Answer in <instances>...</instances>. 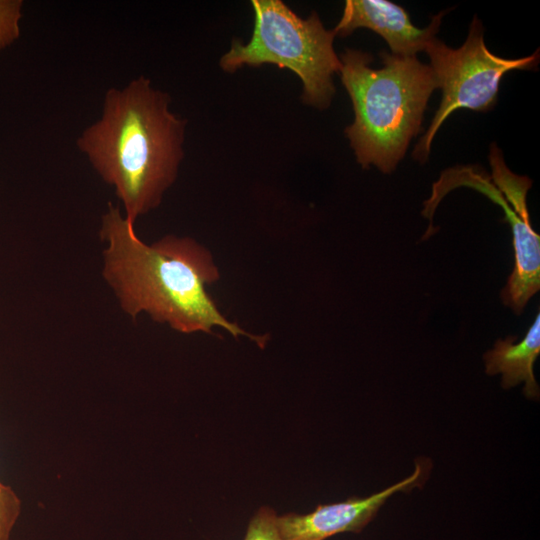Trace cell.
I'll list each match as a JSON object with an SVG mask.
<instances>
[{
	"mask_svg": "<svg viewBox=\"0 0 540 540\" xmlns=\"http://www.w3.org/2000/svg\"><path fill=\"white\" fill-rule=\"evenodd\" d=\"M489 161L498 189L491 183L485 171H476L473 167H455L444 171L440 179L433 184L432 195L426 203L435 209L448 191L457 186H468L484 193L502 207L513 233L515 264L501 291V299L520 315L540 288V236L531 226L526 202L532 181L526 176L512 173L506 167L502 153L495 144L491 146Z\"/></svg>",
	"mask_w": 540,
	"mask_h": 540,
	"instance_id": "6",
	"label": "cell"
},
{
	"mask_svg": "<svg viewBox=\"0 0 540 540\" xmlns=\"http://www.w3.org/2000/svg\"><path fill=\"white\" fill-rule=\"evenodd\" d=\"M100 237L107 244L103 277L133 319L145 312L182 333L211 334L219 327L264 348L267 335H252L226 319L209 296L206 287L220 275L205 247L176 236L148 245L112 203L102 216Z\"/></svg>",
	"mask_w": 540,
	"mask_h": 540,
	"instance_id": "1",
	"label": "cell"
},
{
	"mask_svg": "<svg viewBox=\"0 0 540 540\" xmlns=\"http://www.w3.org/2000/svg\"><path fill=\"white\" fill-rule=\"evenodd\" d=\"M254 28L245 44L234 40L220 60L233 72L244 65L275 64L301 79L302 101L319 109L330 105L335 93L332 76L341 62L333 48L334 30L323 26L318 14L304 19L280 0H253Z\"/></svg>",
	"mask_w": 540,
	"mask_h": 540,
	"instance_id": "4",
	"label": "cell"
},
{
	"mask_svg": "<svg viewBox=\"0 0 540 540\" xmlns=\"http://www.w3.org/2000/svg\"><path fill=\"white\" fill-rule=\"evenodd\" d=\"M380 57L383 66L374 69L370 53L347 49L340 55L339 72L354 108V121L345 133L358 163L391 173L420 132L438 84L431 67L416 56L382 51Z\"/></svg>",
	"mask_w": 540,
	"mask_h": 540,
	"instance_id": "3",
	"label": "cell"
},
{
	"mask_svg": "<svg viewBox=\"0 0 540 540\" xmlns=\"http://www.w3.org/2000/svg\"><path fill=\"white\" fill-rule=\"evenodd\" d=\"M22 0H0V51L20 36Z\"/></svg>",
	"mask_w": 540,
	"mask_h": 540,
	"instance_id": "10",
	"label": "cell"
},
{
	"mask_svg": "<svg viewBox=\"0 0 540 540\" xmlns=\"http://www.w3.org/2000/svg\"><path fill=\"white\" fill-rule=\"evenodd\" d=\"M516 336L498 339L493 349L484 354L488 375L501 374L504 389L525 383L523 392L529 399L539 398V386L534 376V362L540 353V314L538 313L525 337L518 343Z\"/></svg>",
	"mask_w": 540,
	"mask_h": 540,
	"instance_id": "9",
	"label": "cell"
},
{
	"mask_svg": "<svg viewBox=\"0 0 540 540\" xmlns=\"http://www.w3.org/2000/svg\"><path fill=\"white\" fill-rule=\"evenodd\" d=\"M442 98L431 124L416 145L412 156L424 163L432 140L443 122L458 109L488 111L497 102L501 78L512 70H530L539 62V51L506 59L492 54L483 39L481 21L474 16L468 37L458 49L434 38L425 48Z\"/></svg>",
	"mask_w": 540,
	"mask_h": 540,
	"instance_id": "5",
	"label": "cell"
},
{
	"mask_svg": "<svg viewBox=\"0 0 540 540\" xmlns=\"http://www.w3.org/2000/svg\"><path fill=\"white\" fill-rule=\"evenodd\" d=\"M444 12L435 15L428 27H415L404 8L387 0H348L333 29L336 36H348L357 28H368L388 43L391 53L416 56L425 50L439 30Z\"/></svg>",
	"mask_w": 540,
	"mask_h": 540,
	"instance_id": "8",
	"label": "cell"
},
{
	"mask_svg": "<svg viewBox=\"0 0 540 540\" xmlns=\"http://www.w3.org/2000/svg\"><path fill=\"white\" fill-rule=\"evenodd\" d=\"M244 540H282L273 509L262 507L257 511L248 524Z\"/></svg>",
	"mask_w": 540,
	"mask_h": 540,
	"instance_id": "12",
	"label": "cell"
},
{
	"mask_svg": "<svg viewBox=\"0 0 540 540\" xmlns=\"http://www.w3.org/2000/svg\"><path fill=\"white\" fill-rule=\"evenodd\" d=\"M170 97L138 76L105 92L100 118L76 140L104 182L115 189L131 223L161 203L183 159L186 121Z\"/></svg>",
	"mask_w": 540,
	"mask_h": 540,
	"instance_id": "2",
	"label": "cell"
},
{
	"mask_svg": "<svg viewBox=\"0 0 540 540\" xmlns=\"http://www.w3.org/2000/svg\"><path fill=\"white\" fill-rule=\"evenodd\" d=\"M22 503L14 490L0 481V540H10Z\"/></svg>",
	"mask_w": 540,
	"mask_h": 540,
	"instance_id": "11",
	"label": "cell"
},
{
	"mask_svg": "<svg viewBox=\"0 0 540 540\" xmlns=\"http://www.w3.org/2000/svg\"><path fill=\"white\" fill-rule=\"evenodd\" d=\"M426 473L424 463L404 480L369 497H352L346 501L318 505L308 514L288 513L277 516L282 540H325L342 532H360L378 513L389 497L421 484Z\"/></svg>",
	"mask_w": 540,
	"mask_h": 540,
	"instance_id": "7",
	"label": "cell"
}]
</instances>
